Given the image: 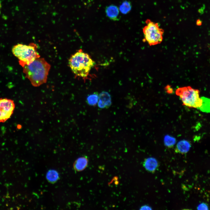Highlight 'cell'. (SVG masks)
Wrapping results in <instances>:
<instances>
[{"label":"cell","instance_id":"obj_15","mask_svg":"<svg viewBox=\"0 0 210 210\" xmlns=\"http://www.w3.org/2000/svg\"><path fill=\"white\" fill-rule=\"evenodd\" d=\"M201 98L202 101V104L198 109L203 112L210 113V99L204 97Z\"/></svg>","mask_w":210,"mask_h":210},{"label":"cell","instance_id":"obj_5","mask_svg":"<svg viewBox=\"0 0 210 210\" xmlns=\"http://www.w3.org/2000/svg\"><path fill=\"white\" fill-rule=\"evenodd\" d=\"M146 23L143 29L144 36L143 41L147 42L150 46L161 43L163 40L164 30L160 27L158 23L150 19H147Z\"/></svg>","mask_w":210,"mask_h":210},{"label":"cell","instance_id":"obj_2","mask_svg":"<svg viewBox=\"0 0 210 210\" xmlns=\"http://www.w3.org/2000/svg\"><path fill=\"white\" fill-rule=\"evenodd\" d=\"M69 64L75 75L84 78L89 75L95 63L88 54L80 50L71 57Z\"/></svg>","mask_w":210,"mask_h":210},{"label":"cell","instance_id":"obj_16","mask_svg":"<svg viewBox=\"0 0 210 210\" xmlns=\"http://www.w3.org/2000/svg\"><path fill=\"white\" fill-rule=\"evenodd\" d=\"M164 140L165 145L168 148L172 147L176 142L175 138L169 135L165 136Z\"/></svg>","mask_w":210,"mask_h":210},{"label":"cell","instance_id":"obj_8","mask_svg":"<svg viewBox=\"0 0 210 210\" xmlns=\"http://www.w3.org/2000/svg\"><path fill=\"white\" fill-rule=\"evenodd\" d=\"M119 10L118 7L114 5L111 4L106 6L105 13L107 17L113 21L119 20Z\"/></svg>","mask_w":210,"mask_h":210},{"label":"cell","instance_id":"obj_17","mask_svg":"<svg viewBox=\"0 0 210 210\" xmlns=\"http://www.w3.org/2000/svg\"><path fill=\"white\" fill-rule=\"evenodd\" d=\"M198 210H208L209 207L205 203H202L200 204L197 207Z\"/></svg>","mask_w":210,"mask_h":210},{"label":"cell","instance_id":"obj_9","mask_svg":"<svg viewBox=\"0 0 210 210\" xmlns=\"http://www.w3.org/2000/svg\"><path fill=\"white\" fill-rule=\"evenodd\" d=\"M143 165L147 171L150 172H154L158 166V163L155 158L149 157L145 160Z\"/></svg>","mask_w":210,"mask_h":210},{"label":"cell","instance_id":"obj_19","mask_svg":"<svg viewBox=\"0 0 210 210\" xmlns=\"http://www.w3.org/2000/svg\"><path fill=\"white\" fill-rule=\"evenodd\" d=\"M140 210H151L152 208L149 206L147 205H144L142 206Z\"/></svg>","mask_w":210,"mask_h":210},{"label":"cell","instance_id":"obj_20","mask_svg":"<svg viewBox=\"0 0 210 210\" xmlns=\"http://www.w3.org/2000/svg\"><path fill=\"white\" fill-rule=\"evenodd\" d=\"M202 21L200 19H198L196 21V24L198 26H200L202 25Z\"/></svg>","mask_w":210,"mask_h":210},{"label":"cell","instance_id":"obj_4","mask_svg":"<svg viewBox=\"0 0 210 210\" xmlns=\"http://www.w3.org/2000/svg\"><path fill=\"white\" fill-rule=\"evenodd\" d=\"M176 94L181 100L183 104L189 108H199L202 101L200 97V91L190 86L180 87L176 90Z\"/></svg>","mask_w":210,"mask_h":210},{"label":"cell","instance_id":"obj_13","mask_svg":"<svg viewBox=\"0 0 210 210\" xmlns=\"http://www.w3.org/2000/svg\"><path fill=\"white\" fill-rule=\"evenodd\" d=\"M99 94L97 92H94L88 95L86 98V102L89 105L94 106L97 104Z\"/></svg>","mask_w":210,"mask_h":210},{"label":"cell","instance_id":"obj_12","mask_svg":"<svg viewBox=\"0 0 210 210\" xmlns=\"http://www.w3.org/2000/svg\"><path fill=\"white\" fill-rule=\"evenodd\" d=\"M46 178L48 181L52 183H55L59 179V175L56 170L53 169L49 170L47 172Z\"/></svg>","mask_w":210,"mask_h":210},{"label":"cell","instance_id":"obj_6","mask_svg":"<svg viewBox=\"0 0 210 210\" xmlns=\"http://www.w3.org/2000/svg\"><path fill=\"white\" fill-rule=\"evenodd\" d=\"M15 108L14 101L7 98H0V122H4L13 114Z\"/></svg>","mask_w":210,"mask_h":210},{"label":"cell","instance_id":"obj_14","mask_svg":"<svg viewBox=\"0 0 210 210\" xmlns=\"http://www.w3.org/2000/svg\"><path fill=\"white\" fill-rule=\"evenodd\" d=\"M119 11L123 14H126L131 10L132 5L130 2L127 0L123 1L119 7Z\"/></svg>","mask_w":210,"mask_h":210},{"label":"cell","instance_id":"obj_1","mask_svg":"<svg viewBox=\"0 0 210 210\" xmlns=\"http://www.w3.org/2000/svg\"><path fill=\"white\" fill-rule=\"evenodd\" d=\"M23 67L26 77L33 86L38 87L46 83L50 65L44 58H38Z\"/></svg>","mask_w":210,"mask_h":210},{"label":"cell","instance_id":"obj_21","mask_svg":"<svg viewBox=\"0 0 210 210\" xmlns=\"http://www.w3.org/2000/svg\"><path fill=\"white\" fill-rule=\"evenodd\" d=\"M1 3L0 1V8L1 7Z\"/></svg>","mask_w":210,"mask_h":210},{"label":"cell","instance_id":"obj_18","mask_svg":"<svg viewBox=\"0 0 210 210\" xmlns=\"http://www.w3.org/2000/svg\"><path fill=\"white\" fill-rule=\"evenodd\" d=\"M165 89L166 92L169 94L172 93L173 92V89L171 86L169 85H167L165 87Z\"/></svg>","mask_w":210,"mask_h":210},{"label":"cell","instance_id":"obj_7","mask_svg":"<svg viewBox=\"0 0 210 210\" xmlns=\"http://www.w3.org/2000/svg\"><path fill=\"white\" fill-rule=\"evenodd\" d=\"M112 104L111 97L110 94L106 91H102L99 94L97 103L98 107L101 108H107Z\"/></svg>","mask_w":210,"mask_h":210},{"label":"cell","instance_id":"obj_10","mask_svg":"<svg viewBox=\"0 0 210 210\" xmlns=\"http://www.w3.org/2000/svg\"><path fill=\"white\" fill-rule=\"evenodd\" d=\"M191 146V144L188 141L185 140H181L177 143L175 151L177 153H186L189 151Z\"/></svg>","mask_w":210,"mask_h":210},{"label":"cell","instance_id":"obj_3","mask_svg":"<svg viewBox=\"0 0 210 210\" xmlns=\"http://www.w3.org/2000/svg\"><path fill=\"white\" fill-rule=\"evenodd\" d=\"M37 47L34 43L29 45L19 44L14 46L12 51L14 56L19 60L20 64L23 67L40 57L36 51Z\"/></svg>","mask_w":210,"mask_h":210},{"label":"cell","instance_id":"obj_11","mask_svg":"<svg viewBox=\"0 0 210 210\" xmlns=\"http://www.w3.org/2000/svg\"><path fill=\"white\" fill-rule=\"evenodd\" d=\"M88 160L87 158L82 157L77 159L74 164V168L77 171L80 172L83 170L87 166Z\"/></svg>","mask_w":210,"mask_h":210}]
</instances>
